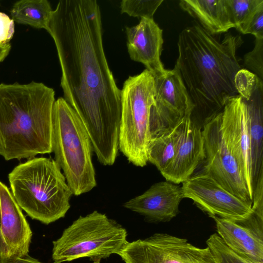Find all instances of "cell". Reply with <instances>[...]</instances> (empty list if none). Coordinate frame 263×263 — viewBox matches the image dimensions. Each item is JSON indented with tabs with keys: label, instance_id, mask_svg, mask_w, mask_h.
<instances>
[{
	"label": "cell",
	"instance_id": "18",
	"mask_svg": "<svg viewBox=\"0 0 263 263\" xmlns=\"http://www.w3.org/2000/svg\"><path fill=\"white\" fill-rule=\"evenodd\" d=\"M179 5L213 35L234 27L226 0H181Z\"/></svg>",
	"mask_w": 263,
	"mask_h": 263
},
{
	"label": "cell",
	"instance_id": "10",
	"mask_svg": "<svg viewBox=\"0 0 263 263\" xmlns=\"http://www.w3.org/2000/svg\"><path fill=\"white\" fill-rule=\"evenodd\" d=\"M155 78L154 105L150 116L151 139L169 130L187 115L193 105L176 66Z\"/></svg>",
	"mask_w": 263,
	"mask_h": 263
},
{
	"label": "cell",
	"instance_id": "27",
	"mask_svg": "<svg viewBox=\"0 0 263 263\" xmlns=\"http://www.w3.org/2000/svg\"><path fill=\"white\" fill-rule=\"evenodd\" d=\"M242 34H251L263 39V4L260 5L238 30Z\"/></svg>",
	"mask_w": 263,
	"mask_h": 263
},
{
	"label": "cell",
	"instance_id": "20",
	"mask_svg": "<svg viewBox=\"0 0 263 263\" xmlns=\"http://www.w3.org/2000/svg\"><path fill=\"white\" fill-rule=\"evenodd\" d=\"M53 11L47 0H21L13 4L10 15L17 23L47 30Z\"/></svg>",
	"mask_w": 263,
	"mask_h": 263
},
{
	"label": "cell",
	"instance_id": "11",
	"mask_svg": "<svg viewBox=\"0 0 263 263\" xmlns=\"http://www.w3.org/2000/svg\"><path fill=\"white\" fill-rule=\"evenodd\" d=\"M184 198L194 203L209 217L235 222L248 219L253 213L252 205L228 192L209 175L199 173L183 182Z\"/></svg>",
	"mask_w": 263,
	"mask_h": 263
},
{
	"label": "cell",
	"instance_id": "17",
	"mask_svg": "<svg viewBox=\"0 0 263 263\" xmlns=\"http://www.w3.org/2000/svg\"><path fill=\"white\" fill-rule=\"evenodd\" d=\"M217 234L233 251L255 263H263V238L238 222L213 218Z\"/></svg>",
	"mask_w": 263,
	"mask_h": 263
},
{
	"label": "cell",
	"instance_id": "21",
	"mask_svg": "<svg viewBox=\"0 0 263 263\" xmlns=\"http://www.w3.org/2000/svg\"><path fill=\"white\" fill-rule=\"evenodd\" d=\"M179 123L173 128L152 138L150 140L147 151L148 162L153 164L161 174L175 157Z\"/></svg>",
	"mask_w": 263,
	"mask_h": 263
},
{
	"label": "cell",
	"instance_id": "24",
	"mask_svg": "<svg viewBox=\"0 0 263 263\" xmlns=\"http://www.w3.org/2000/svg\"><path fill=\"white\" fill-rule=\"evenodd\" d=\"M163 0H123L120 4L121 12L133 17L153 18Z\"/></svg>",
	"mask_w": 263,
	"mask_h": 263
},
{
	"label": "cell",
	"instance_id": "1",
	"mask_svg": "<svg viewBox=\"0 0 263 263\" xmlns=\"http://www.w3.org/2000/svg\"><path fill=\"white\" fill-rule=\"evenodd\" d=\"M47 31L61 68L64 99L77 113L104 165L114 164L119 151L121 90L109 67L96 0H61Z\"/></svg>",
	"mask_w": 263,
	"mask_h": 263
},
{
	"label": "cell",
	"instance_id": "30",
	"mask_svg": "<svg viewBox=\"0 0 263 263\" xmlns=\"http://www.w3.org/2000/svg\"><path fill=\"white\" fill-rule=\"evenodd\" d=\"M0 263H43L28 254L21 257H7L0 258Z\"/></svg>",
	"mask_w": 263,
	"mask_h": 263
},
{
	"label": "cell",
	"instance_id": "9",
	"mask_svg": "<svg viewBox=\"0 0 263 263\" xmlns=\"http://www.w3.org/2000/svg\"><path fill=\"white\" fill-rule=\"evenodd\" d=\"M219 113L202 129L204 159L202 172L241 200L252 205V198L234 157L223 138Z\"/></svg>",
	"mask_w": 263,
	"mask_h": 263
},
{
	"label": "cell",
	"instance_id": "4",
	"mask_svg": "<svg viewBox=\"0 0 263 263\" xmlns=\"http://www.w3.org/2000/svg\"><path fill=\"white\" fill-rule=\"evenodd\" d=\"M16 202L32 219L49 224L65 217L73 195L56 161L34 157L16 166L8 174Z\"/></svg>",
	"mask_w": 263,
	"mask_h": 263
},
{
	"label": "cell",
	"instance_id": "2",
	"mask_svg": "<svg viewBox=\"0 0 263 263\" xmlns=\"http://www.w3.org/2000/svg\"><path fill=\"white\" fill-rule=\"evenodd\" d=\"M240 35L228 33L222 41L196 23L179 34L175 66L193 108L191 121L202 129L238 93L234 79L241 66L236 56L243 43Z\"/></svg>",
	"mask_w": 263,
	"mask_h": 263
},
{
	"label": "cell",
	"instance_id": "14",
	"mask_svg": "<svg viewBox=\"0 0 263 263\" xmlns=\"http://www.w3.org/2000/svg\"><path fill=\"white\" fill-rule=\"evenodd\" d=\"M186 116L179 125V134L175 157L161 174L166 181L182 183L190 177L204 159L202 128Z\"/></svg>",
	"mask_w": 263,
	"mask_h": 263
},
{
	"label": "cell",
	"instance_id": "6",
	"mask_svg": "<svg viewBox=\"0 0 263 263\" xmlns=\"http://www.w3.org/2000/svg\"><path fill=\"white\" fill-rule=\"evenodd\" d=\"M126 230L106 214L94 211L80 216L53 241L52 259L62 263L87 257L92 263L118 254L127 243Z\"/></svg>",
	"mask_w": 263,
	"mask_h": 263
},
{
	"label": "cell",
	"instance_id": "29",
	"mask_svg": "<svg viewBox=\"0 0 263 263\" xmlns=\"http://www.w3.org/2000/svg\"><path fill=\"white\" fill-rule=\"evenodd\" d=\"M14 33V23L5 13L0 12V44L9 43Z\"/></svg>",
	"mask_w": 263,
	"mask_h": 263
},
{
	"label": "cell",
	"instance_id": "15",
	"mask_svg": "<svg viewBox=\"0 0 263 263\" xmlns=\"http://www.w3.org/2000/svg\"><path fill=\"white\" fill-rule=\"evenodd\" d=\"M125 31L130 58L142 63L154 77L164 74L166 69L160 59L162 30L153 18H142L137 25L126 27Z\"/></svg>",
	"mask_w": 263,
	"mask_h": 263
},
{
	"label": "cell",
	"instance_id": "12",
	"mask_svg": "<svg viewBox=\"0 0 263 263\" xmlns=\"http://www.w3.org/2000/svg\"><path fill=\"white\" fill-rule=\"evenodd\" d=\"M219 116L224 141L241 170L253 199L249 115L246 99L239 95L229 99Z\"/></svg>",
	"mask_w": 263,
	"mask_h": 263
},
{
	"label": "cell",
	"instance_id": "13",
	"mask_svg": "<svg viewBox=\"0 0 263 263\" xmlns=\"http://www.w3.org/2000/svg\"><path fill=\"white\" fill-rule=\"evenodd\" d=\"M183 198L180 185L168 181H161L125 202L123 206L143 216L147 222H165L178 214L179 204Z\"/></svg>",
	"mask_w": 263,
	"mask_h": 263
},
{
	"label": "cell",
	"instance_id": "16",
	"mask_svg": "<svg viewBox=\"0 0 263 263\" xmlns=\"http://www.w3.org/2000/svg\"><path fill=\"white\" fill-rule=\"evenodd\" d=\"M0 231L9 257L28 255L32 233L10 189L0 181Z\"/></svg>",
	"mask_w": 263,
	"mask_h": 263
},
{
	"label": "cell",
	"instance_id": "8",
	"mask_svg": "<svg viewBox=\"0 0 263 263\" xmlns=\"http://www.w3.org/2000/svg\"><path fill=\"white\" fill-rule=\"evenodd\" d=\"M117 255L124 263H217L209 247L164 233L128 242Z\"/></svg>",
	"mask_w": 263,
	"mask_h": 263
},
{
	"label": "cell",
	"instance_id": "7",
	"mask_svg": "<svg viewBox=\"0 0 263 263\" xmlns=\"http://www.w3.org/2000/svg\"><path fill=\"white\" fill-rule=\"evenodd\" d=\"M155 78L147 69L129 77L121 89L119 149L134 165L148 162L150 116L154 105Z\"/></svg>",
	"mask_w": 263,
	"mask_h": 263
},
{
	"label": "cell",
	"instance_id": "25",
	"mask_svg": "<svg viewBox=\"0 0 263 263\" xmlns=\"http://www.w3.org/2000/svg\"><path fill=\"white\" fill-rule=\"evenodd\" d=\"M262 82L257 76L246 69H240L234 79L235 86L238 95L247 100Z\"/></svg>",
	"mask_w": 263,
	"mask_h": 263
},
{
	"label": "cell",
	"instance_id": "28",
	"mask_svg": "<svg viewBox=\"0 0 263 263\" xmlns=\"http://www.w3.org/2000/svg\"><path fill=\"white\" fill-rule=\"evenodd\" d=\"M252 209L253 214L263 219V170L253 189Z\"/></svg>",
	"mask_w": 263,
	"mask_h": 263
},
{
	"label": "cell",
	"instance_id": "22",
	"mask_svg": "<svg viewBox=\"0 0 263 263\" xmlns=\"http://www.w3.org/2000/svg\"><path fill=\"white\" fill-rule=\"evenodd\" d=\"M226 2L231 20L237 30L263 4V0H226Z\"/></svg>",
	"mask_w": 263,
	"mask_h": 263
},
{
	"label": "cell",
	"instance_id": "19",
	"mask_svg": "<svg viewBox=\"0 0 263 263\" xmlns=\"http://www.w3.org/2000/svg\"><path fill=\"white\" fill-rule=\"evenodd\" d=\"M249 132L253 189L263 170V83H260L249 99Z\"/></svg>",
	"mask_w": 263,
	"mask_h": 263
},
{
	"label": "cell",
	"instance_id": "31",
	"mask_svg": "<svg viewBox=\"0 0 263 263\" xmlns=\"http://www.w3.org/2000/svg\"><path fill=\"white\" fill-rule=\"evenodd\" d=\"M11 47L10 43L6 44H0V62H2L8 55Z\"/></svg>",
	"mask_w": 263,
	"mask_h": 263
},
{
	"label": "cell",
	"instance_id": "3",
	"mask_svg": "<svg viewBox=\"0 0 263 263\" xmlns=\"http://www.w3.org/2000/svg\"><path fill=\"white\" fill-rule=\"evenodd\" d=\"M54 96L42 83L0 84V155L6 160L52 152Z\"/></svg>",
	"mask_w": 263,
	"mask_h": 263
},
{
	"label": "cell",
	"instance_id": "26",
	"mask_svg": "<svg viewBox=\"0 0 263 263\" xmlns=\"http://www.w3.org/2000/svg\"><path fill=\"white\" fill-rule=\"evenodd\" d=\"M243 65L262 81L263 39L255 38L253 49L244 55Z\"/></svg>",
	"mask_w": 263,
	"mask_h": 263
},
{
	"label": "cell",
	"instance_id": "5",
	"mask_svg": "<svg viewBox=\"0 0 263 263\" xmlns=\"http://www.w3.org/2000/svg\"><path fill=\"white\" fill-rule=\"evenodd\" d=\"M52 152L63 171L73 195L79 196L97 185L88 134L80 118L65 99L55 101L52 110Z\"/></svg>",
	"mask_w": 263,
	"mask_h": 263
},
{
	"label": "cell",
	"instance_id": "23",
	"mask_svg": "<svg viewBox=\"0 0 263 263\" xmlns=\"http://www.w3.org/2000/svg\"><path fill=\"white\" fill-rule=\"evenodd\" d=\"M206 243L217 263H255L243 258L233 251L224 243L217 233L211 235L206 240Z\"/></svg>",
	"mask_w": 263,
	"mask_h": 263
}]
</instances>
